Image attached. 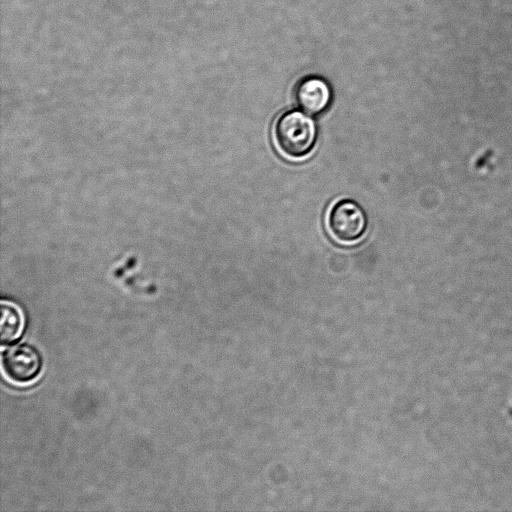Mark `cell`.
Masks as SVG:
<instances>
[{"label": "cell", "instance_id": "cell-2", "mask_svg": "<svg viewBox=\"0 0 512 512\" xmlns=\"http://www.w3.org/2000/svg\"><path fill=\"white\" fill-rule=\"evenodd\" d=\"M330 235L340 243L358 241L367 229V217L354 201L343 199L335 202L327 216Z\"/></svg>", "mask_w": 512, "mask_h": 512}, {"label": "cell", "instance_id": "cell-4", "mask_svg": "<svg viewBox=\"0 0 512 512\" xmlns=\"http://www.w3.org/2000/svg\"><path fill=\"white\" fill-rule=\"evenodd\" d=\"M332 93L322 78L308 77L300 81L295 89L297 105L307 114L318 115L330 105Z\"/></svg>", "mask_w": 512, "mask_h": 512}, {"label": "cell", "instance_id": "cell-5", "mask_svg": "<svg viewBox=\"0 0 512 512\" xmlns=\"http://www.w3.org/2000/svg\"><path fill=\"white\" fill-rule=\"evenodd\" d=\"M23 316L20 309L10 303H1L0 337L3 345L14 342L21 334Z\"/></svg>", "mask_w": 512, "mask_h": 512}, {"label": "cell", "instance_id": "cell-1", "mask_svg": "<svg viewBox=\"0 0 512 512\" xmlns=\"http://www.w3.org/2000/svg\"><path fill=\"white\" fill-rule=\"evenodd\" d=\"M274 139L278 150L285 157L304 158L311 153L316 143L315 121L301 111H286L275 122Z\"/></svg>", "mask_w": 512, "mask_h": 512}, {"label": "cell", "instance_id": "cell-3", "mask_svg": "<svg viewBox=\"0 0 512 512\" xmlns=\"http://www.w3.org/2000/svg\"><path fill=\"white\" fill-rule=\"evenodd\" d=\"M2 365L9 380L25 384L38 377L41 371V358L32 346L17 345L4 352Z\"/></svg>", "mask_w": 512, "mask_h": 512}]
</instances>
